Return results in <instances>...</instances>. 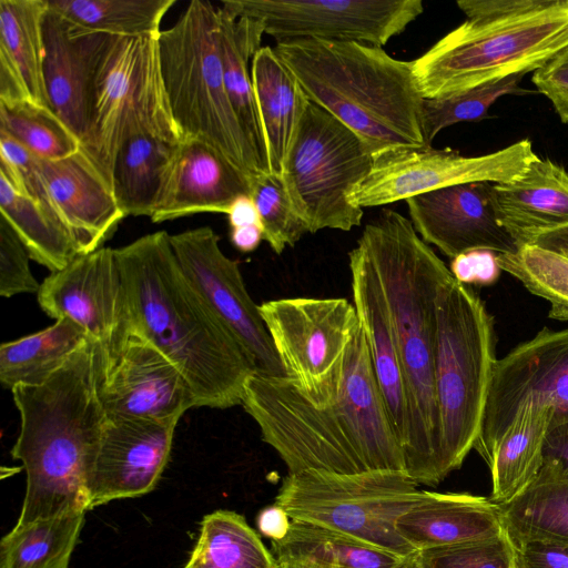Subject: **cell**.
<instances>
[{"label":"cell","mask_w":568,"mask_h":568,"mask_svg":"<svg viewBox=\"0 0 568 568\" xmlns=\"http://www.w3.org/2000/svg\"><path fill=\"white\" fill-rule=\"evenodd\" d=\"M241 405L288 474L405 471L361 324L327 390L307 395L287 377L253 372Z\"/></svg>","instance_id":"cell-1"},{"label":"cell","mask_w":568,"mask_h":568,"mask_svg":"<svg viewBox=\"0 0 568 568\" xmlns=\"http://www.w3.org/2000/svg\"><path fill=\"white\" fill-rule=\"evenodd\" d=\"M114 254L131 324L178 366L196 406L240 405L254 365L183 273L170 234H146Z\"/></svg>","instance_id":"cell-2"},{"label":"cell","mask_w":568,"mask_h":568,"mask_svg":"<svg viewBox=\"0 0 568 568\" xmlns=\"http://www.w3.org/2000/svg\"><path fill=\"white\" fill-rule=\"evenodd\" d=\"M99 345L89 339L43 384L11 389L20 432L11 449L26 471L16 525L87 513L106 413L98 390Z\"/></svg>","instance_id":"cell-3"},{"label":"cell","mask_w":568,"mask_h":568,"mask_svg":"<svg viewBox=\"0 0 568 568\" xmlns=\"http://www.w3.org/2000/svg\"><path fill=\"white\" fill-rule=\"evenodd\" d=\"M359 244L379 276L402 365L407 407L405 471L418 485L439 484V419L434 386L436 298L449 268L410 220L384 209Z\"/></svg>","instance_id":"cell-4"},{"label":"cell","mask_w":568,"mask_h":568,"mask_svg":"<svg viewBox=\"0 0 568 568\" xmlns=\"http://www.w3.org/2000/svg\"><path fill=\"white\" fill-rule=\"evenodd\" d=\"M276 53L308 100L349 128L373 154L398 146H428L422 95L412 61L361 42L295 39Z\"/></svg>","instance_id":"cell-5"},{"label":"cell","mask_w":568,"mask_h":568,"mask_svg":"<svg viewBox=\"0 0 568 568\" xmlns=\"http://www.w3.org/2000/svg\"><path fill=\"white\" fill-rule=\"evenodd\" d=\"M495 348L494 320L485 304L449 275L436 298L434 386L440 480L474 449L497 361Z\"/></svg>","instance_id":"cell-6"},{"label":"cell","mask_w":568,"mask_h":568,"mask_svg":"<svg viewBox=\"0 0 568 568\" xmlns=\"http://www.w3.org/2000/svg\"><path fill=\"white\" fill-rule=\"evenodd\" d=\"M219 12L193 0L159 36L162 75L173 118L184 140L202 141L252 179L260 166L230 103L219 45Z\"/></svg>","instance_id":"cell-7"},{"label":"cell","mask_w":568,"mask_h":568,"mask_svg":"<svg viewBox=\"0 0 568 568\" xmlns=\"http://www.w3.org/2000/svg\"><path fill=\"white\" fill-rule=\"evenodd\" d=\"M568 45V0L509 19L466 20L412 61L424 99L535 71Z\"/></svg>","instance_id":"cell-8"},{"label":"cell","mask_w":568,"mask_h":568,"mask_svg":"<svg viewBox=\"0 0 568 568\" xmlns=\"http://www.w3.org/2000/svg\"><path fill=\"white\" fill-rule=\"evenodd\" d=\"M141 133L184 141L165 91L159 37H112L94 78L81 145L111 189L119 149Z\"/></svg>","instance_id":"cell-9"},{"label":"cell","mask_w":568,"mask_h":568,"mask_svg":"<svg viewBox=\"0 0 568 568\" xmlns=\"http://www.w3.org/2000/svg\"><path fill=\"white\" fill-rule=\"evenodd\" d=\"M417 485L403 470L308 469L283 479L275 504L294 521L343 532L406 558L417 551L396 524L419 499Z\"/></svg>","instance_id":"cell-10"},{"label":"cell","mask_w":568,"mask_h":568,"mask_svg":"<svg viewBox=\"0 0 568 568\" xmlns=\"http://www.w3.org/2000/svg\"><path fill=\"white\" fill-rule=\"evenodd\" d=\"M373 155L365 143L334 115L310 101L287 153L281 180L308 233L351 231L363 209L349 201L367 176Z\"/></svg>","instance_id":"cell-11"},{"label":"cell","mask_w":568,"mask_h":568,"mask_svg":"<svg viewBox=\"0 0 568 568\" xmlns=\"http://www.w3.org/2000/svg\"><path fill=\"white\" fill-rule=\"evenodd\" d=\"M537 158L527 139L479 156H464L432 145L390 148L373 154L372 169L353 190L349 201L364 209L456 184L507 183L524 174Z\"/></svg>","instance_id":"cell-12"},{"label":"cell","mask_w":568,"mask_h":568,"mask_svg":"<svg viewBox=\"0 0 568 568\" xmlns=\"http://www.w3.org/2000/svg\"><path fill=\"white\" fill-rule=\"evenodd\" d=\"M232 19L260 21L276 42L295 39L383 47L424 11L420 0H225Z\"/></svg>","instance_id":"cell-13"},{"label":"cell","mask_w":568,"mask_h":568,"mask_svg":"<svg viewBox=\"0 0 568 568\" xmlns=\"http://www.w3.org/2000/svg\"><path fill=\"white\" fill-rule=\"evenodd\" d=\"M285 376L307 395L331 386L359 321L343 297H285L258 305Z\"/></svg>","instance_id":"cell-14"},{"label":"cell","mask_w":568,"mask_h":568,"mask_svg":"<svg viewBox=\"0 0 568 568\" xmlns=\"http://www.w3.org/2000/svg\"><path fill=\"white\" fill-rule=\"evenodd\" d=\"M550 406L552 423L568 420V328H542L496 361L474 449L488 465L517 410Z\"/></svg>","instance_id":"cell-15"},{"label":"cell","mask_w":568,"mask_h":568,"mask_svg":"<svg viewBox=\"0 0 568 568\" xmlns=\"http://www.w3.org/2000/svg\"><path fill=\"white\" fill-rule=\"evenodd\" d=\"M98 390L109 417L180 420L196 406L178 366L131 322L99 345Z\"/></svg>","instance_id":"cell-16"},{"label":"cell","mask_w":568,"mask_h":568,"mask_svg":"<svg viewBox=\"0 0 568 568\" xmlns=\"http://www.w3.org/2000/svg\"><path fill=\"white\" fill-rule=\"evenodd\" d=\"M174 255L191 284L237 339L256 373L286 377L258 305L250 296L240 266L220 247L210 226L170 235Z\"/></svg>","instance_id":"cell-17"},{"label":"cell","mask_w":568,"mask_h":568,"mask_svg":"<svg viewBox=\"0 0 568 568\" xmlns=\"http://www.w3.org/2000/svg\"><path fill=\"white\" fill-rule=\"evenodd\" d=\"M38 303L57 320L69 318L101 346L130 324L126 296L114 248L78 255L40 285Z\"/></svg>","instance_id":"cell-18"},{"label":"cell","mask_w":568,"mask_h":568,"mask_svg":"<svg viewBox=\"0 0 568 568\" xmlns=\"http://www.w3.org/2000/svg\"><path fill=\"white\" fill-rule=\"evenodd\" d=\"M406 203L419 236L450 258L475 248L497 254L520 248L499 221L493 183L446 186L409 197Z\"/></svg>","instance_id":"cell-19"},{"label":"cell","mask_w":568,"mask_h":568,"mask_svg":"<svg viewBox=\"0 0 568 568\" xmlns=\"http://www.w3.org/2000/svg\"><path fill=\"white\" fill-rule=\"evenodd\" d=\"M179 420L106 417L90 480L91 509L154 489Z\"/></svg>","instance_id":"cell-20"},{"label":"cell","mask_w":568,"mask_h":568,"mask_svg":"<svg viewBox=\"0 0 568 568\" xmlns=\"http://www.w3.org/2000/svg\"><path fill=\"white\" fill-rule=\"evenodd\" d=\"M112 37L81 29L48 7L43 20L47 94L52 110L81 144L94 78Z\"/></svg>","instance_id":"cell-21"},{"label":"cell","mask_w":568,"mask_h":568,"mask_svg":"<svg viewBox=\"0 0 568 568\" xmlns=\"http://www.w3.org/2000/svg\"><path fill=\"white\" fill-rule=\"evenodd\" d=\"M252 180L211 145L184 140L170 163L150 219L161 223L203 212L227 214L239 196L251 195Z\"/></svg>","instance_id":"cell-22"},{"label":"cell","mask_w":568,"mask_h":568,"mask_svg":"<svg viewBox=\"0 0 568 568\" xmlns=\"http://www.w3.org/2000/svg\"><path fill=\"white\" fill-rule=\"evenodd\" d=\"M40 171L52 209L79 254L102 247L125 214L89 158L80 150L60 160L40 159Z\"/></svg>","instance_id":"cell-23"},{"label":"cell","mask_w":568,"mask_h":568,"mask_svg":"<svg viewBox=\"0 0 568 568\" xmlns=\"http://www.w3.org/2000/svg\"><path fill=\"white\" fill-rule=\"evenodd\" d=\"M353 304L365 334L373 371L402 450L407 436L404 378L387 300L366 251L348 253Z\"/></svg>","instance_id":"cell-24"},{"label":"cell","mask_w":568,"mask_h":568,"mask_svg":"<svg viewBox=\"0 0 568 568\" xmlns=\"http://www.w3.org/2000/svg\"><path fill=\"white\" fill-rule=\"evenodd\" d=\"M396 528L415 551L490 539L506 531L500 506L491 499L426 490L398 518Z\"/></svg>","instance_id":"cell-25"},{"label":"cell","mask_w":568,"mask_h":568,"mask_svg":"<svg viewBox=\"0 0 568 568\" xmlns=\"http://www.w3.org/2000/svg\"><path fill=\"white\" fill-rule=\"evenodd\" d=\"M47 0H0V103L51 108L44 81Z\"/></svg>","instance_id":"cell-26"},{"label":"cell","mask_w":568,"mask_h":568,"mask_svg":"<svg viewBox=\"0 0 568 568\" xmlns=\"http://www.w3.org/2000/svg\"><path fill=\"white\" fill-rule=\"evenodd\" d=\"M497 214L518 246L538 234L568 225V172L537 158L518 179L493 183Z\"/></svg>","instance_id":"cell-27"},{"label":"cell","mask_w":568,"mask_h":568,"mask_svg":"<svg viewBox=\"0 0 568 568\" xmlns=\"http://www.w3.org/2000/svg\"><path fill=\"white\" fill-rule=\"evenodd\" d=\"M271 174L281 178L287 153L310 103L295 75L275 49L262 47L251 61Z\"/></svg>","instance_id":"cell-28"},{"label":"cell","mask_w":568,"mask_h":568,"mask_svg":"<svg viewBox=\"0 0 568 568\" xmlns=\"http://www.w3.org/2000/svg\"><path fill=\"white\" fill-rule=\"evenodd\" d=\"M219 45L225 90L237 122L265 174H271L264 131L257 110L248 63L262 48L263 24L254 19H232L219 8Z\"/></svg>","instance_id":"cell-29"},{"label":"cell","mask_w":568,"mask_h":568,"mask_svg":"<svg viewBox=\"0 0 568 568\" xmlns=\"http://www.w3.org/2000/svg\"><path fill=\"white\" fill-rule=\"evenodd\" d=\"M552 416V408L540 404L527 403L517 410L488 464L493 483L490 499L495 504L509 503L538 475Z\"/></svg>","instance_id":"cell-30"},{"label":"cell","mask_w":568,"mask_h":568,"mask_svg":"<svg viewBox=\"0 0 568 568\" xmlns=\"http://www.w3.org/2000/svg\"><path fill=\"white\" fill-rule=\"evenodd\" d=\"M272 552L278 565L301 568H398L407 558L346 534L294 520L283 539L272 541Z\"/></svg>","instance_id":"cell-31"},{"label":"cell","mask_w":568,"mask_h":568,"mask_svg":"<svg viewBox=\"0 0 568 568\" xmlns=\"http://www.w3.org/2000/svg\"><path fill=\"white\" fill-rule=\"evenodd\" d=\"M179 145L149 133L133 135L121 145L112 191L125 216H151Z\"/></svg>","instance_id":"cell-32"},{"label":"cell","mask_w":568,"mask_h":568,"mask_svg":"<svg viewBox=\"0 0 568 568\" xmlns=\"http://www.w3.org/2000/svg\"><path fill=\"white\" fill-rule=\"evenodd\" d=\"M499 506L513 542L544 540L568 546V475L542 464L521 494Z\"/></svg>","instance_id":"cell-33"},{"label":"cell","mask_w":568,"mask_h":568,"mask_svg":"<svg viewBox=\"0 0 568 568\" xmlns=\"http://www.w3.org/2000/svg\"><path fill=\"white\" fill-rule=\"evenodd\" d=\"M89 339L69 318L57 320L45 329L0 346V382L12 389L43 384Z\"/></svg>","instance_id":"cell-34"},{"label":"cell","mask_w":568,"mask_h":568,"mask_svg":"<svg viewBox=\"0 0 568 568\" xmlns=\"http://www.w3.org/2000/svg\"><path fill=\"white\" fill-rule=\"evenodd\" d=\"M0 213L32 260L51 273L64 268L79 254L61 220L38 201L18 191L0 175Z\"/></svg>","instance_id":"cell-35"},{"label":"cell","mask_w":568,"mask_h":568,"mask_svg":"<svg viewBox=\"0 0 568 568\" xmlns=\"http://www.w3.org/2000/svg\"><path fill=\"white\" fill-rule=\"evenodd\" d=\"M183 568H280L246 519L227 509L205 515Z\"/></svg>","instance_id":"cell-36"},{"label":"cell","mask_w":568,"mask_h":568,"mask_svg":"<svg viewBox=\"0 0 568 568\" xmlns=\"http://www.w3.org/2000/svg\"><path fill=\"white\" fill-rule=\"evenodd\" d=\"M85 513L14 525L0 541V568H69Z\"/></svg>","instance_id":"cell-37"},{"label":"cell","mask_w":568,"mask_h":568,"mask_svg":"<svg viewBox=\"0 0 568 568\" xmlns=\"http://www.w3.org/2000/svg\"><path fill=\"white\" fill-rule=\"evenodd\" d=\"M74 26L113 37H159L175 0H47Z\"/></svg>","instance_id":"cell-38"},{"label":"cell","mask_w":568,"mask_h":568,"mask_svg":"<svg viewBox=\"0 0 568 568\" xmlns=\"http://www.w3.org/2000/svg\"><path fill=\"white\" fill-rule=\"evenodd\" d=\"M0 130L42 160L70 156L82 145L52 109L29 102L0 103Z\"/></svg>","instance_id":"cell-39"},{"label":"cell","mask_w":568,"mask_h":568,"mask_svg":"<svg viewBox=\"0 0 568 568\" xmlns=\"http://www.w3.org/2000/svg\"><path fill=\"white\" fill-rule=\"evenodd\" d=\"M501 271L550 304L548 316L568 322V257L527 244L516 253L497 254Z\"/></svg>","instance_id":"cell-40"},{"label":"cell","mask_w":568,"mask_h":568,"mask_svg":"<svg viewBox=\"0 0 568 568\" xmlns=\"http://www.w3.org/2000/svg\"><path fill=\"white\" fill-rule=\"evenodd\" d=\"M526 73H517L440 99H424L422 129L426 145L445 128L468 121H479L499 98L523 94L519 83Z\"/></svg>","instance_id":"cell-41"},{"label":"cell","mask_w":568,"mask_h":568,"mask_svg":"<svg viewBox=\"0 0 568 568\" xmlns=\"http://www.w3.org/2000/svg\"><path fill=\"white\" fill-rule=\"evenodd\" d=\"M251 196L263 226L264 240L276 254L308 233L295 213L281 178L272 174L252 180Z\"/></svg>","instance_id":"cell-42"},{"label":"cell","mask_w":568,"mask_h":568,"mask_svg":"<svg viewBox=\"0 0 568 568\" xmlns=\"http://www.w3.org/2000/svg\"><path fill=\"white\" fill-rule=\"evenodd\" d=\"M416 558L420 568H517L507 531L490 539L417 551Z\"/></svg>","instance_id":"cell-43"},{"label":"cell","mask_w":568,"mask_h":568,"mask_svg":"<svg viewBox=\"0 0 568 568\" xmlns=\"http://www.w3.org/2000/svg\"><path fill=\"white\" fill-rule=\"evenodd\" d=\"M29 252L7 220L0 215V295L12 297L21 293H38Z\"/></svg>","instance_id":"cell-44"},{"label":"cell","mask_w":568,"mask_h":568,"mask_svg":"<svg viewBox=\"0 0 568 568\" xmlns=\"http://www.w3.org/2000/svg\"><path fill=\"white\" fill-rule=\"evenodd\" d=\"M532 83L551 102L562 123H568V45L534 71Z\"/></svg>","instance_id":"cell-45"},{"label":"cell","mask_w":568,"mask_h":568,"mask_svg":"<svg viewBox=\"0 0 568 568\" xmlns=\"http://www.w3.org/2000/svg\"><path fill=\"white\" fill-rule=\"evenodd\" d=\"M558 0H460L458 8L467 20L490 22L549 8Z\"/></svg>","instance_id":"cell-46"},{"label":"cell","mask_w":568,"mask_h":568,"mask_svg":"<svg viewBox=\"0 0 568 568\" xmlns=\"http://www.w3.org/2000/svg\"><path fill=\"white\" fill-rule=\"evenodd\" d=\"M449 271L464 285H491L501 272L497 253L475 248L463 252L452 258Z\"/></svg>","instance_id":"cell-47"},{"label":"cell","mask_w":568,"mask_h":568,"mask_svg":"<svg viewBox=\"0 0 568 568\" xmlns=\"http://www.w3.org/2000/svg\"><path fill=\"white\" fill-rule=\"evenodd\" d=\"M517 568H568V546L552 541L514 542Z\"/></svg>","instance_id":"cell-48"},{"label":"cell","mask_w":568,"mask_h":568,"mask_svg":"<svg viewBox=\"0 0 568 568\" xmlns=\"http://www.w3.org/2000/svg\"><path fill=\"white\" fill-rule=\"evenodd\" d=\"M542 464L568 475V420L550 425L545 438Z\"/></svg>","instance_id":"cell-49"},{"label":"cell","mask_w":568,"mask_h":568,"mask_svg":"<svg viewBox=\"0 0 568 568\" xmlns=\"http://www.w3.org/2000/svg\"><path fill=\"white\" fill-rule=\"evenodd\" d=\"M292 519L277 504L263 508L256 518L258 531L271 541L283 539L291 527Z\"/></svg>","instance_id":"cell-50"},{"label":"cell","mask_w":568,"mask_h":568,"mask_svg":"<svg viewBox=\"0 0 568 568\" xmlns=\"http://www.w3.org/2000/svg\"><path fill=\"white\" fill-rule=\"evenodd\" d=\"M226 215L229 217L231 229L248 225H262L257 209L251 195L239 196L231 204Z\"/></svg>","instance_id":"cell-51"},{"label":"cell","mask_w":568,"mask_h":568,"mask_svg":"<svg viewBox=\"0 0 568 568\" xmlns=\"http://www.w3.org/2000/svg\"><path fill=\"white\" fill-rule=\"evenodd\" d=\"M230 239L235 248L242 253H250L257 248L264 240L262 225H248L231 229Z\"/></svg>","instance_id":"cell-52"},{"label":"cell","mask_w":568,"mask_h":568,"mask_svg":"<svg viewBox=\"0 0 568 568\" xmlns=\"http://www.w3.org/2000/svg\"><path fill=\"white\" fill-rule=\"evenodd\" d=\"M529 244L568 257V225L542 232L536 235Z\"/></svg>","instance_id":"cell-53"},{"label":"cell","mask_w":568,"mask_h":568,"mask_svg":"<svg viewBox=\"0 0 568 568\" xmlns=\"http://www.w3.org/2000/svg\"><path fill=\"white\" fill-rule=\"evenodd\" d=\"M398 568H420L416 558V552L407 557Z\"/></svg>","instance_id":"cell-54"},{"label":"cell","mask_w":568,"mask_h":568,"mask_svg":"<svg viewBox=\"0 0 568 568\" xmlns=\"http://www.w3.org/2000/svg\"><path fill=\"white\" fill-rule=\"evenodd\" d=\"M278 566H280V568H301V567L292 565V564H281Z\"/></svg>","instance_id":"cell-55"}]
</instances>
